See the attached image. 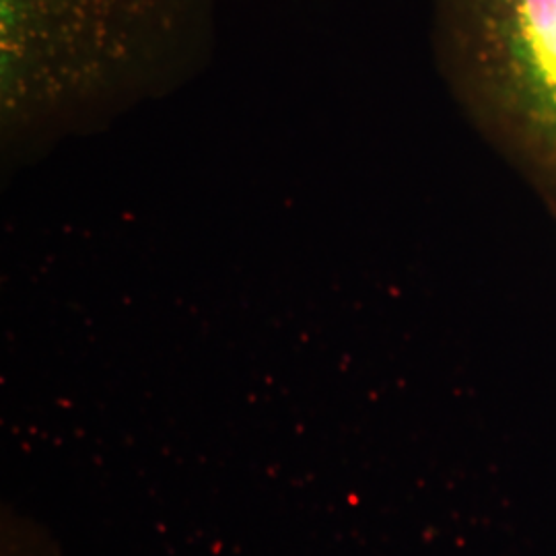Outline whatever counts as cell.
Here are the masks:
<instances>
[{
  "label": "cell",
  "instance_id": "obj_1",
  "mask_svg": "<svg viewBox=\"0 0 556 556\" xmlns=\"http://www.w3.org/2000/svg\"><path fill=\"white\" fill-rule=\"evenodd\" d=\"M433 31L468 118L556 215V0H433Z\"/></svg>",
  "mask_w": 556,
  "mask_h": 556
},
{
  "label": "cell",
  "instance_id": "obj_2",
  "mask_svg": "<svg viewBox=\"0 0 556 556\" xmlns=\"http://www.w3.org/2000/svg\"><path fill=\"white\" fill-rule=\"evenodd\" d=\"M7 89H132L204 54L213 0H0ZM80 96V91H79Z\"/></svg>",
  "mask_w": 556,
  "mask_h": 556
}]
</instances>
